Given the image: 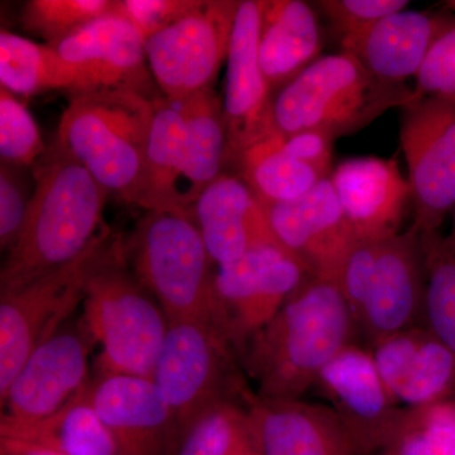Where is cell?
<instances>
[{
    "label": "cell",
    "instance_id": "cell-15",
    "mask_svg": "<svg viewBox=\"0 0 455 455\" xmlns=\"http://www.w3.org/2000/svg\"><path fill=\"white\" fill-rule=\"evenodd\" d=\"M94 340L85 326L66 325L33 350L2 398V418L35 421L52 415L88 387Z\"/></svg>",
    "mask_w": 455,
    "mask_h": 455
},
{
    "label": "cell",
    "instance_id": "cell-8",
    "mask_svg": "<svg viewBox=\"0 0 455 455\" xmlns=\"http://www.w3.org/2000/svg\"><path fill=\"white\" fill-rule=\"evenodd\" d=\"M233 353L209 320L169 322L152 379L175 415L180 442L206 410L235 401L236 394L248 396L238 381Z\"/></svg>",
    "mask_w": 455,
    "mask_h": 455
},
{
    "label": "cell",
    "instance_id": "cell-9",
    "mask_svg": "<svg viewBox=\"0 0 455 455\" xmlns=\"http://www.w3.org/2000/svg\"><path fill=\"white\" fill-rule=\"evenodd\" d=\"M217 267L212 323L241 355L313 275L280 244L263 245Z\"/></svg>",
    "mask_w": 455,
    "mask_h": 455
},
{
    "label": "cell",
    "instance_id": "cell-34",
    "mask_svg": "<svg viewBox=\"0 0 455 455\" xmlns=\"http://www.w3.org/2000/svg\"><path fill=\"white\" fill-rule=\"evenodd\" d=\"M49 147L28 109L7 89L0 88V156L2 163L33 166Z\"/></svg>",
    "mask_w": 455,
    "mask_h": 455
},
{
    "label": "cell",
    "instance_id": "cell-1",
    "mask_svg": "<svg viewBox=\"0 0 455 455\" xmlns=\"http://www.w3.org/2000/svg\"><path fill=\"white\" fill-rule=\"evenodd\" d=\"M32 169L36 188L22 233L0 272L2 291L73 262L107 228L109 193L57 140Z\"/></svg>",
    "mask_w": 455,
    "mask_h": 455
},
{
    "label": "cell",
    "instance_id": "cell-13",
    "mask_svg": "<svg viewBox=\"0 0 455 455\" xmlns=\"http://www.w3.org/2000/svg\"><path fill=\"white\" fill-rule=\"evenodd\" d=\"M315 387L329 401L328 406L362 455L385 451L406 414L383 385L370 350L355 343L326 364Z\"/></svg>",
    "mask_w": 455,
    "mask_h": 455
},
{
    "label": "cell",
    "instance_id": "cell-41",
    "mask_svg": "<svg viewBox=\"0 0 455 455\" xmlns=\"http://www.w3.org/2000/svg\"><path fill=\"white\" fill-rule=\"evenodd\" d=\"M442 7L444 11L449 12V13L455 14V0H448V2L443 3Z\"/></svg>",
    "mask_w": 455,
    "mask_h": 455
},
{
    "label": "cell",
    "instance_id": "cell-19",
    "mask_svg": "<svg viewBox=\"0 0 455 455\" xmlns=\"http://www.w3.org/2000/svg\"><path fill=\"white\" fill-rule=\"evenodd\" d=\"M454 26L455 14L447 11L405 9L343 38L340 46L379 82L405 85L416 79L435 42Z\"/></svg>",
    "mask_w": 455,
    "mask_h": 455
},
{
    "label": "cell",
    "instance_id": "cell-27",
    "mask_svg": "<svg viewBox=\"0 0 455 455\" xmlns=\"http://www.w3.org/2000/svg\"><path fill=\"white\" fill-rule=\"evenodd\" d=\"M187 116L184 99H155L146 151V185L140 208L188 214L179 205V182L185 164ZM190 215V214H188Z\"/></svg>",
    "mask_w": 455,
    "mask_h": 455
},
{
    "label": "cell",
    "instance_id": "cell-32",
    "mask_svg": "<svg viewBox=\"0 0 455 455\" xmlns=\"http://www.w3.org/2000/svg\"><path fill=\"white\" fill-rule=\"evenodd\" d=\"M379 455H455V403L406 409L394 439Z\"/></svg>",
    "mask_w": 455,
    "mask_h": 455
},
{
    "label": "cell",
    "instance_id": "cell-31",
    "mask_svg": "<svg viewBox=\"0 0 455 455\" xmlns=\"http://www.w3.org/2000/svg\"><path fill=\"white\" fill-rule=\"evenodd\" d=\"M175 455H260L248 407L221 401L194 421Z\"/></svg>",
    "mask_w": 455,
    "mask_h": 455
},
{
    "label": "cell",
    "instance_id": "cell-5",
    "mask_svg": "<svg viewBox=\"0 0 455 455\" xmlns=\"http://www.w3.org/2000/svg\"><path fill=\"white\" fill-rule=\"evenodd\" d=\"M83 324L99 344L98 373L152 379L169 319L127 267L124 244L90 280Z\"/></svg>",
    "mask_w": 455,
    "mask_h": 455
},
{
    "label": "cell",
    "instance_id": "cell-25",
    "mask_svg": "<svg viewBox=\"0 0 455 455\" xmlns=\"http://www.w3.org/2000/svg\"><path fill=\"white\" fill-rule=\"evenodd\" d=\"M89 385L70 403L40 420L0 418V436L29 443L62 455H123L112 433L92 406Z\"/></svg>",
    "mask_w": 455,
    "mask_h": 455
},
{
    "label": "cell",
    "instance_id": "cell-24",
    "mask_svg": "<svg viewBox=\"0 0 455 455\" xmlns=\"http://www.w3.org/2000/svg\"><path fill=\"white\" fill-rule=\"evenodd\" d=\"M322 49V28L310 3L263 0L259 64L274 97L320 59Z\"/></svg>",
    "mask_w": 455,
    "mask_h": 455
},
{
    "label": "cell",
    "instance_id": "cell-21",
    "mask_svg": "<svg viewBox=\"0 0 455 455\" xmlns=\"http://www.w3.org/2000/svg\"><path fill=\"white\" fill-rule=\"evenodd\" d=\"M383 385L403 409L448 400L455 390V357L425 326L391 335L370 349Z\"/></svg>",
    "mask_w": 455,
    "mask_h": 455
},
{
    "label": "cell",
    "instance_id": "cell-17",
    "mask_svg": "<svg viewBox=\"0 0 455 455\" xmlns=\"http://www.w3.org/2000/svg\"><path fill=\"white\" fill-rule=\"evenodd\" d=\"M89 396L123 455H175L178 423L154 379L98 373L90 381Z\"/></svg>",
    "mask_w": 455,
    "mask_h": 455
},
{
    "label": "cell",
    "instance_id": "cell-36",
    "mask_svg": "<svg viewBox=\"0 0 455 455\" xmlns=\"http://www.w3.org/2000/svg\"><path fill=\"white\" fill-rule=\"evenodd\" d=\"M22 169L4 163L0 169V247L7 252L22 233L32 199Z\"/></svg>",
    "mask_w": 455,
    "mask_h": 455
},
{
    "label": "cell",
    "instance_id": "cell-28",
    "mask_svg": "<svg viewBox=\"0 0 455 455\" xmlns=\"http://www.w3.org/2000/svg\"><path fill=\"white\" fill-rule=\"evenodd\" d=\"M233 166L265 205L292 202L328 179L287 151L277 134H268L245 148Z\"/></svg>",
    "mask_w": 455,
    "mask_h": 455
},
{
    "label": "cell",
    "instance_id": "cell-23",
    "mask_svg": "<svg viewBox=\"0 0 455 455\" xmlns=\"http://www.w3.org/2000/svg\"><path fill=\"white\" fill-rule=\"evenodd\" d=\"M247 407L260 455H362L328 405L256 396Z\"/></svg>",
    "mask_w": 455,
    "mask_h": 455
},
{
    "label": "cell",
    "instance_id": "cell-3",
    "mask_svg": "<svg viewBox=\"0 0 455 455\" xmlns=\"http://www.w3.org/2000/svg\"><path fill=\"white\" fill-rule=\"evenodd\" d=\"M154 114L155 99L133 90L75 95L62 114L56 140L108 193L140 206Z\"/></svg>",
    "mask_w": 455,
    "mask_h": 455
},
{
    "label": "cell",
    "instance_id": "cell-11",
    "mask_svg": "<svg viewBox=\"0 0 455 455\" xmlns=\"http://www.w3.org/2000/svg\"><path fill=\"white\" fill-rule=\"evenodd\" d=\"M400 140L414 204L411 228L439 232L455 206V98L412 99L401 108Z\"/></svg>",
    "mask_w": 455,
    "mask_h": 455
},
{
    "label": "cell",
    "instance_id": "cell-42",
    "mask_svg": "<svg viewBox=\"0 0 455 455\" xmlns=\"http://www.w3.org/2000/svg\"><path fill=\"white\" fill-rule=\"evenodd\" d=\"M449 238L451 239V241L454 242L455 243V206H454V211H453V227H451V235H448Z\"/></svg>",
    "mask_w": 455,
    "mask_h": 455
},
{
    "label": "cell",
    "instance_id": "cell-14",
    "mask_svg": "<svg viewBox=\"0 0 455 455\" xmlns=\"http://www.w3.org/2000/svg\"><path fill=\"white\" fill-rule=\"evenodd\" d=\"M425 268L414 228L381 239L358 322L368 349L391 335L424 326Z\"/></svg>",
    "mask_w": 455,
    "mask_h": 455
},
{
    "label": "cell",
    "instance_id": "cell-4",
    "mask_svg": "<svg viewBox=\"0 0 455 455\" xmlns=\"http://www.w3.org/2000/svg\"><path fill=\"white\" fill-rule=\"evenodd\" d=\"M412 99V89L379 82L341 51L320 57L275 95L271 134L289 137L314 131L335 140L363 130Z\"/></svg>",
    "mask_w": 455,
    "mask_h": 455
},
{
    "label": "cell",
    "instance_id": "cell-29",
    "mask_svg": "<svg viewBox=\"0 0 455 455\" xmlns=\"http://www.w3.org/2000/svg\"><path fill=\"white\" fill-rule=\"evenodd\" d=\"M425 268L424 326L455 357V243L439 232L420 235Z\"/></svg>",
    "mask_w": 455,
    "mask_h": 455
},
{
    "label": "cell",
    "instance_id": "cell-40",
    "mask_svg": "<svg viewBox=\"0 0 455 455\" xmlns=\"http://www.w3.org/2000/svg\"><path fill=\"white\" fill-rule=\"evenodd\" d=\"M0 455H62L50 449L20 442V440L0 436Z\"/></svg>",
    "mask_w": 455,
    "mask_h": 455
},
{
    "label": "cell",
    "instance_id": "cell-30",
    "mask_svg": "<svg viewBox=\"0 0 455 455\" xmlns=\"http://www.w3.org/2000/svg\"><path fill=\"white\" fill-rule=\"evenodd\" d=\"M0 84L13 95L31 98L64 90L65 77L55 49L8 31L0 33Z\"/></svg>",
    "mask_w": 455,
    "mask_h": 455
},
{
    "label": "cell",
    "instance_id": "cell-6",
    "mask_svg": "<svg viewBox=\"0 0 455 455\" xmlns=\"http://www.w3.org/2000/svg\"><path fill=\"white\" fill-rule=\"evenodd\" d=\"M124 250L134 276L163 307L169 322H212L214 262L191 215L147 212Z\"/></svg>",
    "mask_w": 455,
    "mask_h": 455
},
{
    "label": "cell",
    "instance_id": "cell-18",
    "mask_svg": "<svg viewBox=\"0 0 455 455\" xmlns=\"http://www.w3.org/2000/svg\"><path fill=\"white\" fill-rule=\"evenodd\" d=\"M265 209L278 244L315 276L335 278L341 260L357 239L347 223L331 178L322 180L299 199L267 204Z\"/></svg>",
    "mask_w": 455,
    "mask_h": 455
},
{
    "label": "cell",
    "instance_id": "cell-12",
    "mask_svg": "<svg viewBox=\"0 0 455 455\" xmlns=\"http://www.w3.org/2000/svg\"><path fill=\"white\" fill-rule=\"evenodd\" d=\"M52 47L61 61L65 92L70 97L125 89L158 98L147 66L145 38L114 8Z\"/></svg>",
    "mask_w": 455,
    "mask_h": 455
},
{
    "label": "cell",
    "instance_id": "cell-10",
    "mask_svg": "<svg viewBox=\"0 0 455 455\" xmlns=\"http://www.w3.org/2000/svg\"><path fill=\"white\" fill-rule=\"evenodd\" d=\"M241 0H199L196 8L145 40L149 71L167 99L212 88L228 57Z\"/></svg>",
    "mask_w": 455,
    "mask_h": 455
},
{
    "label": "cell",
    "instance_id": "cell-22",
    "mask_svg": "<svg viewBox=\"0 0 455 455\" xmlns=\"http://www.w3.org/2000/svg\"><path fill=\"white\" fill-rule=\"evenodd\" d=\"M193 220L217 266L263 245L278 244L265 205L238 175L221 173L209 185L194 204Z\"/></svg>",
    "mask_w": 455,
    "mask_h": 455
},
{
    "label": "cell",
    "instance_id": "cell-20",
    "mask_svg": "<svg viewBox=\"0 0 455 455\" xmlns=\"http://www.w3.org/2000/svg\"><path fill=\"white\" fill-rule=\"evenodd\" d=\"M331 181L357 241L400 233L411 188L396 158H348L335 167Z\"/></svg>",
    "mask_w": 455,
    "mask_h": 455
},
{
    "label": "cell",
    "instance_id": "cell-26",
    "mask_svg": "<svg viewBox=\"0 0 455 455\" xmlns=\"http://www.w3.org/2000/svg\"><path fill=\"white\" fill-rule=\"evenodd\" d=\"M187 116L185 164L179 182V205L193 215V206L204 190L226 166L227 127L223 100L209 88L184 98Z\"/></svg>",
    "mask_w": 455,
    "mask_h": 455
},
{
    "label": "cell",
    "instance_id": "cell-33",
    "mask_svg": "<svg viewBox=\"0 0 455 455\" xmlns=\"http://www.w3.org/2000/svg\"><path fill=\"white\" fill-rule=\"evenodd\" d=\"M116 0H29L23 7V28L49 46L73 36L113 11Z\"/></svg>",
    "mask_w": 455,
    "mask_h": 455
},
{
    "label": "cell",
    "instance_id": "cell-16",
    "mask_svg": "<svg viewBox=\"0 0 455 455\" xmlns=\"http://www.w3.org/2000/svg\"><path fill=\"white\" fill-rule=\"evenodd\" d=\"M263 0H241L227 57L223 116L227 127L226 164L257 140L271 134L274 94L259 64Z\"/></svg>",
    "mask_w": 455,
    "mask_h": 455
},
{
    "label": "cell",
    "instance_id": "cell-35",
    "mask_svg": "<svg viewBox=\"0 0 455 455\" xmlns=\"http://www.w3.org/2000/svg\"><path fill=\"white\" fill-rule=\"evenodd\" d=\"M322 11L339 41L349 37L377 20L405 11L407 0H320L314 2Z\"/></svg>",
    "mask_w": 455,
    "mask_h": 455
},
{
    "label": "cell",
    "instance_id": "cell-37",
    "mask_svg": "<svg viewBox=\"0 0 455 455\" xmlns=\"http://www.w3.org/2000/svg\"><path fill=\"white\" fill-rule=\"evenodd\" d=\"M414 99L455 98V26L434 44L412 89Z\"/></svg>",
    "mask_w": 455,
    "mask_h": 455
},
{
    "label": "cell",
    "instance_id": "cell-7",
    "mask_svg": "<svg viewBox=\"0 0 455 455\" xmlns=\"http://www.w3.org/2000/svg\"><path fill=\"white\" fill-rule=\"evenodd\" d=\"M123 244L106 228L73 262L0 296V395L29 355L65 326L85 299L90 280Z\"/></svg>",
    "mask_w": 455,
    "mask_h": 455
},
{
    "label": "cell",
    "instance_id": "cell-38",
    "mask_svg": "<svg viewBox=\"0 0 455 455\" xmlns=\"http://www.w3.org/2000/svg\"><path fill=\"white\" fill-rule=\"evenodd\" d=\"M197 3L199 0H116L114 12L127 18L147 40L193 11Z\"/></svg>",
    "mask_w": 455,
    "mask_h": 455
},
{
    "label": "cell",
    "instance_id": "cell-39",
    "mask_svg": "<svg viewBox=\"0 0 455 455\" xmlns=\"http://www.w3.org/2000/svg\"><path fill=\"white\" fill-rule=\"evenodd\" d=\"M281 137V136H280ZM287 151L300 158L304 163L319 170L326 178H331V149L333 139L322 132H301L289 137H281Z\"/></svg>",
    "mask_w": 455,
    "mask_h": 455
},
{
    "label": "cell",
    "instance_id": "cell-2",
    "mask_svg": "<svg viewBox=\"0 0 455 455\" xmlns=\"http://www.w3.org/2000/svg\"><path fill=\"white\" fill-rule=\"evenodd\" d=\"M357 335L337 281L311 275L242 353L257 397L301 400Z\"/></svg>",
    "mask_w": 455,
    "mask_h": 455
}]
</instances>
